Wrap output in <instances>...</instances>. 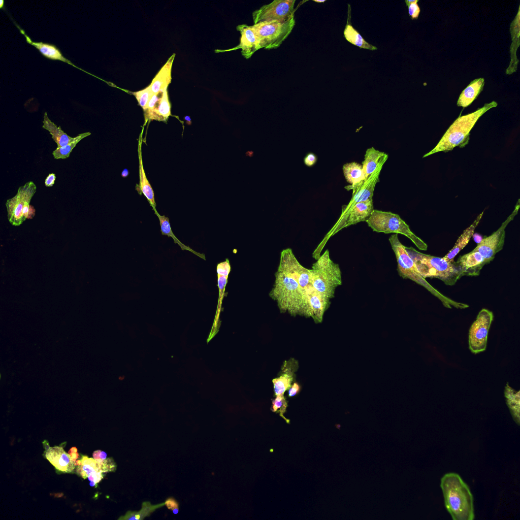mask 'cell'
I'll list each match as a JSON object with an SVG mask.
<instances>
[{
    "instance_id": "cell-1",
    "label": "cell",
    "mask_w": 520,
    "mask_h": 520,
    "mask_svg": "<svg viewBox=\"0 0 520 520\" xmlns=\"http://www.w3.org/2000/svg\"><path fill=\"white\" fill-rule=\"evenodd\" d=\"M275 281L270 297L277 302L281 312L287 311L291 315L311 317V313L306 291L289 274L279 270L275 273Z\"/></svg>"
},
{
    "instance_id": "cell-2",
    "label": "cell",
    "mask_w": 520,
    "mask_h": 520,
    "mask_svg": "<svg viewBox=\"0 0 520 520\" xmlns=\"http://www.w3.org/2000/svg\"><path fill=\"white\" fill-rule=\"evenodd\" d=\"M440 487L445 507L453 520H473L475 514L473 497L467 484L455 473L445 474Z\"/></svg>"
},
{
    "instance_id": "cell-3",
    "label": "cell",
    "mask_w": 520,
    "mask_h": 520,
    "mask_svg": "<svg viewBox=\"0 0 520 520\" xmlns=\"http://www.w3.org/2000/svg\"><path fill=\"white\" fill-rule=\"evenodd\" d=\"M405 247L425 279L437 278L445 285L452 286L463 276L462 269L457 262H448L443 257L421 253L412 247Z\"/></svg>"
},
{
    "instance_id": "cell-4",
    "label": "cell",
    "mask_w": 520,
    "mask_h": 520,
    "mask_svg": "<svg viewBox=\"0 0 520 520\" xmlns=\"http://www.w3.org/2000/svg\"><path fill=\"white\" fill-rule=\"evenodd\" d=\"M497 105V102L492 101L485 104L473 113L460 116L446 131L436 146L423 157L441 151L447 152L457 146L465 147L468 143L470 132L478 119L489 110Z\"/></svg>"
},
{
    "instance_id": "cell-5",
    "label": "cell",
    "mask_w": 520,
    "mask_h": 520,
    "mask_svg": "<svg viewBox=\"0 0 520 520\" xmlns=\"http://www.w3.org/2000/svg\"><path fill=\"white\" fill-rule=\"evenodd\" d=\"M310 275L312 286L331 299L336 288L342 284L340 267L331 259L328 249L313 264Z\"/></svg>"
},
{
    "instance_id": "cell-6",
    "label": "cell",
    "mask_w": 520,
    "mask_h": 520,
    "mask_svg": "<svg viewBox=\"0 0 520 520\" xmlns=\"http://www.w3.org/2000/svg\"><path fill=\"white\" fill-rule=\"evenodd\" d=\"M366 221L374 232L401 234L408 238L419 250L426 251L428 249L427 244L413 233L409 225L397 214L374 209Z\"/></svg>"
},
{
    "instance_id": "cell-7",
    "label": "cell",
    "mask_w": 520,
    "mask_h": 520,
    "mask_svg": "<svg viewBox=\"0 0 520 520\" xmlns=\"http://www.w3.org/2000/svg\"><path fill=\"white\" fill-rule=\"evenodd\" d=\"M388 240L397 259V270L399 275L404 279H409L423 286L442 303L446 302L447 297L433 287L418 272L413 260L405 249V246L400 241L398 234L392 235Z\"/></svg>"
},
{
    "instance_id": "cell-8",
    "label": "cell",
    "mask_w": 520,
    "mask_h": 520,
    "mask_svg": "<svg viewBox=\"0 0 520 520\" xmlns=\"http://www.w3.org/2000/svg\"><path fill=\"white\" fill-rule=\"evenodd\" d=\"M295 25L294 17L285 22L265 21L253 24L260 49L278 48L290 35Z\"/></svg>"
},
{
    "instance_id": "cell-9",
    "label": "cell",
    "mask_w": 520,
    "mask_h": 520,
    "mask_svg": "<svg viewBox=\"0 0 520 520\" xmlns=\"http://www.w3.org/2000/svg\"><path fill=\"white\" fill-rule=\"evenodd\" d=\"M37 187L28 181L19 187L16 194L7 200L6 206L8 219L14 226H19L27 218L30 200L36 192Z\"/></svg>"
},
{
    "instance_id": "cell-10",
    "label": "cell",
    "mask_w": 520,
    "mask_h": 520,
    "mask_svg": "<svg viewBox=\"0 0 520 520\" xmlns=\"http://www.w3.org/2000/svg\"><path fill=\"white\" fill-rule=\"evenodd\" d=\"M295 0H275L252 13L254 24L265 21L285 22L294 17Z\"/></svg>"
},
{
    "instance_id": "cell-11",
    "label": "cell",
    "mask_w": 520,
    "mask_h": 520,
    "mask_svg": "<svg viewBox=\"0 0 520 520\" xmlns=\"http://www.w3.org/2000/svg\"><path fill=\"white\" fill-rule=\"evenodd\" d=\"M494 318L492 311L482 309L478 313L469 331V347L471 351L477 354L486 348L488 333Z\"/></svg>"
},
{
    "instance_id": "cell-12",
    "label": "cell",
    "mask_w": 520,
    "mask_h": 520,
    "mask_svg": "<svg viewBox=\"0 0 520 520\" xmlns=\"http://www.w3.org/2000/svg\"><path fill=\"white\" fill-rule=\"evenodd\" d=\"M518 203V202L512 213L502 223L500 227L490 236H485L473 249L479 252L488 264L492 262L496 254L503 249L505 242V229L517 214L519 207Z\"/></svg>"
},
{
    "instance_id": "cell-13",
    "label": "cell",
    "mask_w": 520,
    "mask_h": 520,
    "mask_svg": "<svg viewBox=\"0 0 520 520\" xmlns=\"http://www.w3.org/2000/svg\"><path fill=\"white\" fill-rule=\"evenodd\" d=\"M278 270L291 275L305 290L312 286L310 269L304 267L299 263L290 248L282 251Z\"/></svg>"
},
{
    "instance_id": "cell-14",
    "label": "cell",
    "mask_w": 520,
    "mask_h": 520,
    "mask_svg": "<svg viewBox=\"0 0 520 520\" xmlns=\"http://www.w3.org/2000/svg\"><path fill=\"white\" fill-rule=\"evenodd\" d=\"M374 210L372 198L355 203L351 207L343 208L340 223L345 228L366 221Z\"/></svg>"
},
{
    "instance_id": "cell-15",
    "label": "cell",
    "mask_w": 520,
    "mask_h": 520,
    "mask_svg": "<svg viewBox=\"0 0 520 520\" xmlns=\"http://www.w3.org/2000/svg\"><path fill=\"white\" fill-rule=\"evenodd\" d=\"M237 30L240 33V43L236 47L218 52H226L241 49V54L246 59L250 58L258 50L260 49L259 41L252 25L245 24L238 25Z\"/></svg>"
},
{
    "instance_id": "cell-16",
    "label": "cell",
    "mask_w": 520,
    "mask_h": 520,
    "mask_svg": "<svg viewBox=\"0 0 520 520\" xmlns=\"http://www.w3.org/2000/svg\"><path fill=\"white\" fill-rule=\"evenodd\" d=\"M43 442L45 458L58 470L66 473L72 472L76 467V461L67 453L61 446L50 447L48 442Z\"/></svg>"
},
{
    "instance_id": "cell-17",
    "label": "cell",
    "mask_w": 520,
    "mask_h": 520,
    "mask_svg": "<svg viewBox=\"0 0 520 520\" xmlns=\"http://www.w3.org/2000/svg\"><path fill=\"white\" fill-rule=\"evenodd\" d=\"M382 167H379L365 182H361L353 187H345L348 190L352 189L353 193L349 204L345 208H349L356 203L372 198L375 186L379 181V175Z\"/></svg>"
},
{
    "instance_id": "cell-18",
    "label": "cell",
    "mask_w": 520,
    "mask_h": 520,
    "mask_svg": "<svg viewBox=\"0 0 520 520\" xmlns=\"http://www.w3.org/2000/svg\"><path fill=\"white\" fill-rule=\"evenodd\" d=\"M298 368V363L294 359L285 361L281 367L280 375L272 380L275 395H283L292 385L295 372Z\"/></svg>"
},
{
    "instance_id": "cell-19",
    "label": "cell",
    "mask_w": 520,
    "mask_h": 520,
    "mask_svg": "<svg viewBox=\"0 0 520 520\" xmlns=\"http://www.w3.org/2000/svg\"><path fill=\"white\" fill-rule=\"evenodd\" d=\"M306 291L311 309V317L315 323H321L324 312L331 304V299L316 290L312 286L308 287Z\"/></svg>"
},
{
    "instance_id": "cell-20",
    "label": "cell",
    "mask_w": 520,
    "mask_h": 520,
    "mask_svg": "<svg viewBox=\"0 0 520 520\" xmlns=\"http://www.w3.org/2000/svg\"><path fill=\"white\" fill-rule=\"evenodd\" d=\"M457 262L462 269L463 276H477L483 266L488 264L479 252L473 250L461 256Z\"/></svg>"
},
{
    "instance_id": "cell-21",
    "label": "cell",
    "mask_w": 520,
    "mask_h": 520,
    "mask_svg": "<svg viewBox=\"0 0 520 520\" xmlns=\"http://www.w3.org/2000/svg\"><path fill=\"white\" fill-rule=\"evenodd\" d=\"M76 472L83 478H88L90 481H93L96 484L103 477L104 472L101 469V463L85 456H82L80 464L77 466Z\"/></svg>"
},
{
    "instance_id": "cell-22",
    "label": "cell",
    "mask_w": 520,
    "mask_h": 520,
    "mask_svg": "<svg viewBox=\"0 0 520 520\" xmlns=\"http://www.w3.org/2000/svg\"><path fill=\"white\" fill-rule=\"evenodd\" d=\"M16 25L18 27L20 32L23 34L26 39L27 43L35 47L38 49L41 53L45 57L52 60H60L64 62H66L80 70L83 71L84 72L87 73L88 74L91 75L90 73L83 70L82 69L79 68L75 66L70 60L67 59L64 57L59 49L55 45L53 44H48L43 43L42 42H32L30 38L27 36L25 31L21 29L16 24Z\"/></svg>"
},
{
    "instance_id": "cell-23",
    "label": "cell",
    "mask_w": 520,
    "mask_h": 520,
    "mask_svg": "<svg viewBox=\"0 0 520 520\" xmlns=\"http://www.w3.org/2000/svg\"><path fill=\"white\" fill-rule=\"evenodd\" d=\"M388 157L387 154L376 150L374 147L367 149L362 162L363 170L366 181Z\"/></svg>"
},
{
    "instance_id": "cell-24",
    "label": "cell",
    "mask_w": 520,
    "mask_h": 520,
    "mask_svg": "<svg viewBox=\"0 0 520 520\" xmlns=\"http://www.w3.org/2000/svg\"><path fill=\"white\" fill-rule=\"evenodd\" d=\"M483 212L480 214L474 222L458 238L452 248L443 258L448 262H453L456 256L468 244L479 224Z\"/></svg>"
},
{
    "instance_id": "cell-25",
    "label": "cell",
    "mask_w": 520,
    "mask_h": 520,
    "mask_svg": "<svg viewBox=\"0 0 520 520\" xmlns=\"http://www.w3.org/2000/svg\"><path fill=\"white\" fill-rule=\"evenodd\" d=\"M484 85V79L483 78L471 81L460 95L457 101V106L465 108L471 105L482 91Z\"/></svg>"
},
{
    "instance_id": "cell-26",
    "label": "cell",
    "mask_w": 520,
    "mask_h": 520,
    "mask_svg": "<svg viewBox=\"0 0 520 520\" xmlns=\"http://www.w3.org/2000/svg\"><path fill=\"white\" fill-rule=\"evenodd\" d=\"M512 44L510 47L511 60L509 67L506 69V74L510 75L517 70L518 60L516 57V50L519 45V7L517 14L510 25Z\"/></svg>"
},
{
    "instance_id": "cell-27",
    "label": "cell",
    "mask_w": 520,
    "mask_h": 520,
    "mask_svg": "<svg viewBox=\"0 0 520 520\" xmlns=\"http://www.w3.org/2000/svg\"><path fill=\"white\" fill-rule=\"evenodd\" d=\"M42 127L48 131L52 138L57 144V148H60L72 142L74 138L68 135L60 126H57L48 118L47 112H45Z\"/></svg>"
},
{
    "instance_id": "cell-28",
    "label": "cell",
    "mask_w": 520,
    "mask_h": 520,
    "mask_svg": "<svg viewBox=\"0 0 520 520\" xmlns=\"http://www.w3.org/2000/svg\"><path fill=\"white\" fill-rule=\"evenodd\" d=\"M142 133L140 137L138 145V154L139 160V177H140V188L141 191L147 198L150 205L154 210H156V204L154 199V191L148 179H147L145 171L143 166L142 152Z\"/></svg>"
},
{
    "instance_id": "cell-29",
    "label": "cell",
    "mask_w": 520,
    "mask_h": 520,
    "mask_svg": "<svg viewBox=\"0 0 520 520\" xmlns=\"http://www.w3.org/2000/svg\"><path fill=\"white\" fill-rule=\"evenodd\" d=\"M520 391H516L507 383L504 389V396L512 417L518 426L520 425Z\"/></svg>"
},
{
    "instance_id": "cell-30",
    "label": "cell",
    "mask_w": 520,
    "mask_h": 520,
    "mask_svg": "<svg viewBox=\"0 0 520 520\" xmlns=\"http://www.w3.org/2000/svg\"><path fill=\"white\" fill-rule=\"evenodd\" d=\"M348 18L344 30V36L347 41L361 48L375 50L377 48L366 42L360 33L350 23V7L348 5Z\"/></svg>"
},
{
    "instance_id": "cell-31",
    "label": "cell",
    "mask_w": 520,
    "mask_h": 520,
    "mask_svg": "<svg viewBox=\"0 0 520 520\" xmlns=\"http://www.w3.org/2000/svg\"><path fill=\"white\" fill-rule=\"evenodd\" d=\"M343 172L347 182L351 184L349 186L353 187L366 181L363 166L356 162L344 164L343 166Z\"/></svg>"
},
{
    "instance_id": "cell-32",
    "label": "cell",
    "mask_w": 520,
    "mask_h": 520,
    "mask_svg": "<svg viewBox=\"0 0 520 520\" xmlns=\"http://www.w3.org/2000/svg\"><path fill=\"white\" fill-rule=\"evenodd\" d=\"M154 211L155 214L157 216L159 219V224L160 226V232L162 235H165L169 237H172L174 240V243L177 244L181 247V249L182 250H188L193 253V254H196V255L198 256L199 257L205 259L204 254L195 251L194 250L190 248L189 247L183 244L178 240V239L175 236V235L174 234L172 231L170 223V220L168 217H166L165 215H160L157 212L156 210H155Z\"/></svg>"
},
{
    "instance_id": "cell-33",
    "label": "cell",
    "mask_w": 520,
    "mask_h": 520,
    "mask_svg": "<svg viewBox=\"0 0 520 520\" xmlns=\"http://www.w3.org/2000/svg\"><path fill=\"white\" fill-rule=\"evenodd\" d=\"M172 62L168 60L167 63L160 69L150 85V87L154 93L158 92L167 87L171 81V70Z\"/></svg>"
},
{
    "instance_id": "cell-34",
    "label": "cell",
    "mask_w": 520,
    "mask_h": 520,
    "mask_svg": "<svg viewBox=\"0 0 520 520\" xmlns=\"http://www.w3.org/2000/svg\"><path fill=\"white\" fill-rule=\"evenodd\" d=\"M165 505V502L152 505L149 501H145L142 503V508L140 510L138 511H127L124 515L120 516L118 519L142 520L145 517L149 516L156 509Z\"/></svg>"
},
{
    "instance_id": "cell-35",
    "label": "cell",
    "mask_w": 520,
    "mask_h": 520,
    "mask_svg": "<svg viewBox=\"0 0 520 520\" xmlns=\"http://www.w3.org/2000/svg\"><path fill=\"white\" fill-rule=\"evenodd\" d=\"M167 87L163 89V94L149 119L165 120L171 115V106L168 100Z\"/></svg>"
},
{
    "instance_id": "cell-36",
    "label": "cell",
    "mask_w": 520,
    "mask_h": 520,
    "mask_svg": "<svg viewBox=\"0 0 520 520\" xmlns=\"http://www.w3.org/2000/svg\"><path fill=\"white\" fill-rule=\"evenodd\" d=\"M91 135L90 132H85L79 134L74 137V140L67 145L60 147L56 148L53 152L52 155L55 159H65L70 156V153L76 144L84 138Z\"/></svg>"
},
{
    "instance_id": "cell-37",
    "label": "cell",
    "mask_w": 520,
    "mask_h": 520,
    "mask_svg": "<svg viewBox=\"0 0 520 520\" xmlns=\"http://www.w3.org/2000/svg\"><path fill=\"white\" fill-rule=\"evenodd\" d=\"M287 406V402L283 395L276 396L275 398L272 400L271 410L279 413L282 418L286 419L283 414Z\"/></svg>"
},
{
    "instance_id": "cell-38",
    "label": "cell",
    "mask_w": 520,
    "mask_h": 520,
    "mask_svg": "<svg viewBox=\"0 0 520 520\" xmlns=\"http://www.w3.org/2000/svg\"><path fill=\"white\" fill-rule=\"evenodd\" d=\"M154 94L150 86L134 93L139 105L143 108L144 111L146 110L148 103Z\"/></svg>"
},
{
    "instance_id": "cell-39",
    "label": "cell",
    "mask_w": 520,
    "mask_h": 520,
    "mask_svg": "<svg viewBox=\"0 0 520 520\" xmlns=\"http://www.w3.org/2000/svg\"><path fill=\"white\" fill-rule=\"evenodd\" d=\"M418 0H407L405 2L408 6V13L412 20L417 19L420 13V8L417 4Z\"/></svg>"
},
{
    "instance_id": "cell-40",
    "label": "cell",
    "mask_w": 520,
    "mask_h": 520,
    "mask_svg": "<svg viewBox=\"0 0 520 520\" xmlns=\"http://www.w3.org/2000/svg\"><path fill=\"white\" fill-rule=\"evenodd\" d=\"M100 463L103 472L114 471L116 469V464L112 458L106 459Z\"/></svg>"
},
{
    "instance_id": "cell-41",
    "label": "cell",
    "mask_w": 520,
    "mask_h": 520,
    "mask_svg": "<svg viewBox=\"0 0 520 520\" xmlns=\"http://www.w3.org/2000/svg\"><path fill=\"white\" fill-rule=\"evenodd\" d=\"M230 270L231 266L228 259L219 263L217 266V275L228 276Z\"/></svg>"
},
{
    "instance_id": "cell-42",
    "label": "cell",
    "mask_w": 520,
    "mask_h": 520,
    "mask_svg": "<svg viewBox=\"0 0 520 520\" xmlns=\"http://www.w3.org/2000/svg\"><path fill=\"white\" fill-rule=\"evenodd\" d=\"M228 277V276L217 275L218 287L219 288V295L220 301L222 300L223 297L224 288L227 283Z\"/></svg>"
},
{
    "instance_id": "cell-43",
    "label": "cell",
    "mask_w": 520,
    "mask_h": 520,
    "mask_svg": "<svg viewBox=\"0 0 520 520\" xmlns=\"http://www.w3.org/2000/svg\"><path fill=\"white\" fill-rule=\"evenodd\" d=\"M165 505L169 509L172 510L174 514H177L179 511V505L177 501L173 497L169 498L165 502Z\"/></svg>"
},
{
    "instance_id": "cell-44",
    "label": "cell",
    "mask_w": 520,
    "mask_h": 520,
    "mask_svg": "<svg viewBox=\"0 0 520 520\" xmlns=\"http://www.w3.org/2000/svg\"><path fill=\"white\" fill-rule=\"evenodd\" d=\"M304 164L309 167L314 166L317 161L316 155L312 152H308L304 158Z\"/></svg>"
},
{
    "instance_id": "cell-45",
    "label": "cell",
    "mask_w": 520,
    "mask_h": 520,
    "mask_svg": "<svg viewBox=\"0 0 520 520\" xmlns=\"http://www.w3.org/2000/svg\"><path fill=\"white\" fill-rule=\"evenodd\" d=\"M301 391L300 385L296 382H294L293 384L290 387L288 391V395L289 397H294L297 395Z\"/></svg>"
},
{
    "instance_id": "cell-46",
    "label": "cell",
    "mask_w": 520,
    "mask_h": 520,
    "mask_svg": "<svg viewBox=\"0 0 520 520\" xmlns=\"http://www.w3.org/2000/svg\"><path fill=\"white\" fill-rule=\"evenodd\" d=\"M93 457L94 460L100 463L106 459L107 453L103 451L98 450L93 453Z\"/></svg>"
},
{
    "instance_id": "cell-47",
    "label": "cell",
    "mask_w": 520,
    "mask_h": 520,
    "mask_svg": "<svg viewBox=\"0 0 520 520\" xmlns=\"http://www.w3.org/2000/svg\"><path fill=\"white\" fill-rule=\"evenodd\" d=\"M56 179V176L54 173L49 174L46 178L45 180V185L47 187H51L54 184Z\"/></svg>"
},
{
    "instance_id": "cell-48",
    "label": "cell",
    "mask_w": 520,
    "mask_h": 520,
    "mask_svg": "<svg viewBox=\"0 0 520 520\" xmlns=\"http://www.w3.org/2000/svg\"><path fill=\"white\" fill-rule=\"evenodd\" d=\"M35 212L34 207L30 205L27 219H32L35 215Z\"/></svg>"
},
{
    "instance_id": "cell-49",
    "label": "cell",
    "mask_w": 520,
    "mask_h": 520,
    "mask_svg": "<svg viewBox=\"0 0 520 520\" xmlns=\"http://www.w3.org/2000/svg\"><path fill=\"white\" fill-rule=\"evenodd\" d=\"M128 175V171L127 169H124L123 170L122 173H121V176L123 177H126Z\"/></svg>"
},
{
    "instance_id": "cell-50",
    "label": "cell",
    "mask_w": 520,
    "mask_h": 520,
    "mask_svg": "<svg viewBox=\"0 0 520 520\" xmlns=\"http://www.w3.org/2000/svg\"><path fill=\"white\" fill-rule=\"evenodd\" d=\"M313 1L315 2H316V3H322L325 2L326 1V0H321V1H320V0H313Z\"/></svg>"
},
{
    "instance_id": "cell-51",
    "label": "cell",
    "mask_w": 520,
    "mask_h": 520,
    "mask_svg": "<svg viewBox=\"0 0 520 520\" xmlns=\"http://www.w3.org/2000/svg\"><path fill=\"white\" fill-rule=\"evenodd\" d=\"M0 2H1L0 8H1V9H2L3 7H4V1L3 0H1Z\"/></svg>"
},
{
    "instance_id": "cell-52",
    "label": "cell",
    "mask_w": 520,
    "mask_h": 520,
    "mask_svg": "<svg viewBox=\"0 0 520 520\" xmlns=\"http://www.w3.org/2000/svg\"><path fill=\"white\" fill-rule=\"evenodd\" d=\"M89 484H90V486H95V485H96V483H95L94 482H93V481H90V482Z\"/></svg>"
}]
</instances>
